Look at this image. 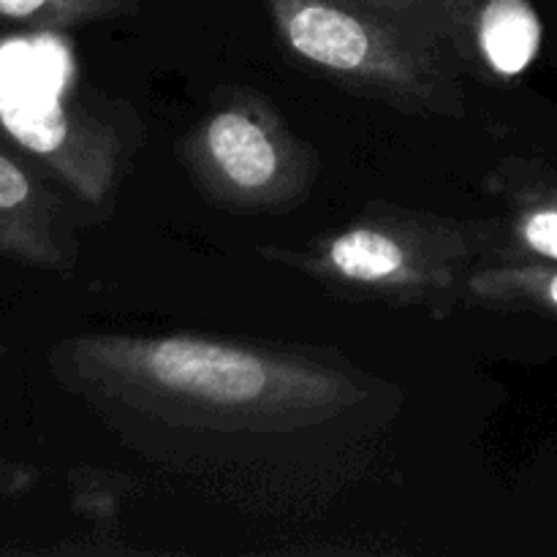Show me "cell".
<instances>
[{
  "mask_svg": "<svg viewBox=\"0 0 557 557\" xmlns=\"http://www.w3.org/2000/svg\"><path fill=\"white\" fill-rule=\"evenodd\" d=\"M150 370L169 389L207 400H250L267 384V370L256 357L196 341L158 343Z\"/></svg>",
  "mask_w": 557,
  "mask_h": 557,
  "instance_id": "obj_1",
  "label": "cell"
},
{
  "mask_svg": "<svg viewBox=\"0 0 557 557\" xmlns=\"http://www.w3.org/2000/svg\"><path fill=\"white\" fill-rule=\"evenodd\" d=\"M294 49L313 63L337 71H354L364 63L370 41L354 16L330 5H305L288 22Z\"/></svg>",
  "mask_w": 557,
  "mask_h": 557,
  "instance_id": "obj_2",
  "label": "cell"
},
{
  "mask_svg": "<svg viewBox=\"0 0 557 557\" xmlns=\"http://www.w3.org/2000/svg\"><path fill=\"white\" fill-rule=\"evenodd\" d=\"M479 41L498 74L528 69L542 41V25L528 0H490L479 22Z\"/></svg>",
  "mask_w": 557,
  "mask_h": 557,
  "instance_id": "obj_3",
  "label": "cell"
},
{
  "mask_svg": "<svg viewBox=\"0 0 557 557\" xmlns=\"http://www.w3.org/2000/svg\"><path fill=\"white\" fill-rule=\"evenodd\" d=\"M210 150L223 172L243 188L267 185L277 169L275 147L264 131L237 112H223L212 120Z\"/></svg>",
  "mask_w": 557,
  "mask_h": 557,
  "instance_id": "obj_4",
  "label": "cell"
},
{
  "mask_svg": "<svg viewBox=\"0 0 557 557\" xmlns=\"http://www.w3.org/2000/svg\"><path fill=\"white\" fill-rule=\"evenodd\" d=\"M330 259L351 281H381L395 275L406 261L395 239L370 228H357L335 239Z\"/></svg>",
  "mask_w": 557,
  "mask_h": 557,
  "instance_id": "obj_5",
  "label": "cell"
},
{
  "mask_svg": "<svg viewBox=\"0 0 557 557\" xmlns=\"http://www.w3.org/2000/svg\"><path fill=\"white\" fill-rule=\"evenodd\" d=\"M30 199L33 185L27 174L0 152V248H27L30 232H25V223Z\"/></svg>",
  "mask_w": 557,
  "mask_h": 557,
  "instance_id": "obj_6",
  "label": "cell"
},
{
  "mask_svg": "<svg viewBox=\"0 0 557 557\" xmlns=\"http://www.w3.org/2000/svg\"><path fill=\"white\" fill-rule=\"evenodd\" d=\"M525 239L539 253L557 259V212H539L525 223Z\"/></svg>",
  "mask_w": 557,
  "mask_h": 557,
  "instance_id": "obj_7",
  "label": "cell"
},
{
  "mask_svg": "<svg viewBox=\"0 0 557 557\" xmlns=\"http://www.w3.org/2000/svg\"><path fill=\"white\" fill-rule=\"evenodd\" d=\"M54 0H0V16L9 20H33L41 16Z\"/></svg>",
  "mask_w": 557,
  "mask_h": 557,
  "instance_id": "obj_8",
  "label": "cell"
},
{
  "mask_svg": "<svg viewBox=\"0 0 557 557\" xmlns=\"http://www.w3.org/2000/svg\"><path fill=\"white\" fill-rule=\"evenodd\" d=\"M549 294H553V299H555V305H557V277L553 281V286H549Z\"/></svg>",
  "mask_w": 557,
  "mask_h": 557,
  "instance_id": "obj_9",
  "label": "cell"
}]
</instances>
